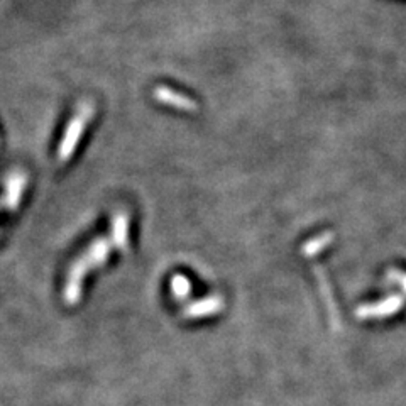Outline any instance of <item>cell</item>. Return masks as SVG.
Instances as JSON below:
<instances>
[{
	"mask_svg": "<svg viewBox=\"0 0 406 406\" xmlns=\"http://www.w3.org/2000/svg\"><path fill=\"white\" fill-rule=\"evenodd\" d=\"M93 110H95V108H93L92 102H85L84 105H80L77 115L71 119L70 126H68L61 144H59V151H58L59 161H66L68 157L73 154L75 148H77L78 141H80V137H81V133H84L86 122L92 119Z\"/></svg>",
	"mask_w": 406,
	"mask_h": 406,
	"instance_id": "1",
	"label": "cell"
},
{
	"mask_svg": "<svg viewBox=\"0 0 406 406\" xmlns=\"http://www.w3.org/2000/svg\"><path fill=\"white\" fill-rule=\"evenodd\" d=\"M28 176L24 171L10 173L7 178V193H6V206L9 210H16L19 205V200L22 197V190H24Z\"/></svg>",
	"mask_w": 406,
	"mask_h": 406,
	"instance_id": "2",
	"label": "cell"
},
{
	"mask_svg": "<svg viewBox=\"0 0 406 406\" xmlns=\"http://www.w3.org/2000/svg\"><path fill=\"white\" fill-rule=\"evenodd\" d=\"M403 304V298L401 296H391V298L386 300L383 303H376V304H367V307L359 308L357 315L359 317H386V315L396 313L398 310Z\"/></svg>",
	"mask_w": 406,
	"mask_h": 406,
	"instance_id": "3",
	"label": "cell"
},
{
	"mask_svg": "<svg viewBox=\"0 0 406 406\" xmlns=\"http://www.w3.org/2000/svg\"><path fill=\"white\" fill-rule=\"evenodd\" d=\"M154 97L160 102H163V104L171 105V107L176 108H183V110H195V108H197L193 100L182 95V93L173 92V90L166 88V86H157V88L154 90Z\"/></svg>",
	"mask_w": 406,
	"mask_h": 406,
	"instance_id": "4",
	"label": "cell"
},
{
	"mask_svg": "<svg viewBox=\"0 0 406 406\" xmlns=\"http://www.w3.org/2000/svg\"><path fill=\"white\" fill-rule=\"evenodd\" d=\"M389 280L398 281V283H400V287L406 291V274L398 273V271H393V273H389Z\"/></svg>",
	"mask_w": 406,
	"mask_h": 406,
	"instance_id": "5",
	"label": "cell"
}]
</instances>
